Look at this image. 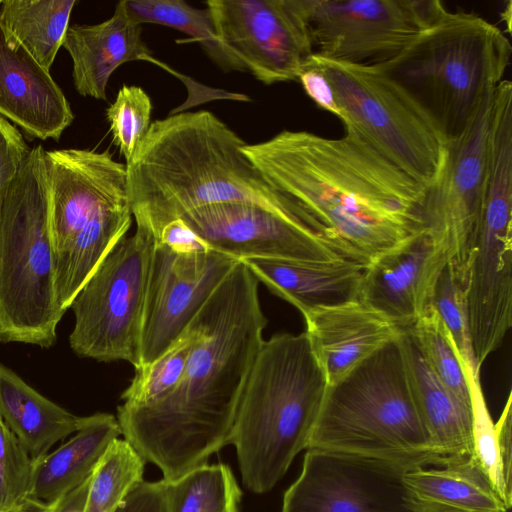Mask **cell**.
<instances>
[{"mask_svg":"<svg viewBox=\"0 0 512 512\" xmlns=\"http://www.w3.org/2000/svg\"><path fill=\"white\" fill-rule=\"evenodd\" d=\"M258 286L237 261L187 326L192 344L176 388L153 403L118 407L121 435L166 482L207 464L229 443L267 325Z\"/></svg>","mask_w":512,"mask_h":512,"instance_id":"cell-1","label":"cell"},{"mask_svg":"<svg viewBox=\"0 0 512 512\" xmlns=\"http://www.w3.org/2000/svg\"><path fill=\"white\" fill-rule=\"evenodd\" d=\"M242 151L345 260L366 267L424 228L427 188L354 133L283 130Z\"/></svg>","mask_w":512,"mask_h":512,"instance_id":"cell-2","label":"cell"},{"mask_svg":"<svg viewBox=\"0 0 512 512\" xmlns=\"http://www.w3.org/2000/svg\"><path fill=\"white\" fill-rule=\"evenodd\" d=\"M245 143L206 110L151 123L126 163L136 226L154 237L186 213L218 204L255 205L303 223L294 203L243 153Z\"/></svg>","mask_w":512,"mask_h":512,"instance_id":"cell-3","label":"cell"},{"mask_svg":"<svg viewBox=\"0 0 512 512\" xmlns=\"http://www.w3.org/2000/svg\"><path fill=\"white\" fill-rule=\"evenodd\" d=\"M327 385L306 331L263 340L229 438L250 491L271 490L308 448Z\"/></svg>","mask_w":512,"mask_h":512,"instance_id":"cell-4","label":"cell"},{"mask_svg":"<svg viewBox=\"0 0 512 512\" xmlns=\"http://www.w3.org/2000/svg\"><path fill=\"white\" fill-rule=\"evenodd\" d=\"M511 53L499 27L472 12L447 10L395 56L373 65L411 96L449 144L504 80Z\"/></svg>","mask_w":512,"mask_h":512,"instance_id":"cell-5","label":"cell"},{"mask_svg":"<svg viewBox=\"0 0 512 512\" xmlns=\"http://www.w3.org/2000/svg\"><path fill=\"white\" fill-rule=\"evenodd\" d=\"M400 335L327 385L307 449L376 458L406 470L443 461L418 411Z\"/></svg>","mask_w":512,"mask_h":512,"instance_id":"cell-6","label":"cell"},{"mask_svg":"<svg viewBox=\"0 0 512 512\" xmlns=\"http://www.w3.org/2000/svg\"><path fill=\"white\" fill-rule=\"evenodd\" d=\"M45 149L31 148L0 203V342L49 348L55 295Z\"/></svg>","mask_w":512,"mask_h":512,"instance_id":"cell-7","label":"cell"},{"mask_svg":"<svg viewBox=\"0 0 512 512\" xmlns=\"http://www.w3.org/2000/svg\"><path fill=\"white\" fill-rule=\"evenodd\" d=\"M306 64L330 83L345 132L356 134L427 190L435 184L445 165L447 144L401 86L375 65L315 54Z\"/></svg>","mask_w":512,"mask_h":512,"instance_id":"cell-8","label":"cell"},{"mask_svg":"<svg viewBox=\"0 0 512 512\" xmlns=\"http://www.w3.org/2000/svg\"><path fill=\"white\" fill-rule=\"evenodd\" d=\"M154 239L143 227L122 238L99 264L70 305L69 336L80 357L138 366L143 307Z\"/></svg>","mask_w":512,"mask_h":512,"instance_id":"cell-9","label":"cell"},{"mask_svg":"<svg viewBox=\"0 0 512 512\" xmlns=\"http://www.w3.org/2000/svg\"><path fill=\"white\" fill-rule=\"evenodd\" d=\"M313 54L352 64L384 62L447 9L439 0H301Z\"/></svg>","mask_w":512,"mask_h":512,"instance_id":"cell-10","label":"cell"},{"mask_svg":"<svg viewBox=\"0 0 512 512\" xmlns=\"http://www.w3.org/2000/svg\"><path fill=\"white\" fill-rule=\"evenodd\" d=\"M493 94L468 130L447 144L444 168L427 190L421 211L424 229L444 249L447 264L466 284L484 211Z\"/></svg>","mask_w":512,"mask_h":512,"instance_id":"cell-11","label":"cell"},{"mask_svg":"<svg viewBox=\"0 0 512 512\" xmlns=\"http://www.w3.org/2000/svg\"><path fill=\"white\" fill-rule=\"evenodd\" d=\"M236 262L207 246L181 250L154 241L135 370L174 344Z\"/></svg>","mask_w":512,"mask_h":512,"instance_id":"cell-12","label":"cell"},{"mask_svg":"<svg viewBox=\"0 0 512 512\" xmlns=\"http://www.w3.org/2000/svg\"><path fill=\"white\" fill-rule=\"evenodd\" d=\"M221 44L265 85L295 81L313 54L301 0H209Z\"/></svg>","mask_w":512,"mask_h":512,"instance_id":"cell-13","label":"cell"},{"mask_svg":"<svg viewBox=\"0 0 512 512\" xmlns=\"http://www.w3.org/2000/svg\"><path fill=\"white\" fill-rule=\"evenodd\" d=\"M406 471L376 458L310 448L284 494L282 512H414L403 484Z\"/></svg>","mask_w":512,"mask_h":512,"instance_id":"cell-14","label":"cell"},{"mask_svg":"<svg viewBox=\"0 0 512 512\" xmlns=\"http://www.w3.org/2000/svg\"><path fill=\"white\" fill-rule=\"evenodd\" d=\"M180 220L207 247L237 261L250 258L306 262L343 259L305 224L255 205H212L190 211Z\"/></svg>","mask_w":512,"mask_h":512,"instance_id":"cell-15","label":"cell"},{"mask_svg":"<svg viewBox=\"0 0 512 512\" xmlns=\"http://www.w3.org/2000/svg\"><path fill=\"white\" fill-rule=\"evenodd\" d=\"M50 239L54 258L102 206L128 196L126 164L108 150H45Z\"/></svg>","mask_w":512,"mask_h":512,"instance_id":"cell-16","label":"cell"},{"mask_svg":"<svg viewBox=\"0 0 512 512\" xmlns=\"http://www.w3.org/2000/svg\"><path fill=\"white\" fill-rule=\"evenodd\" d=\"M470 334L478 367L512 325V211H485L467 275Z\"/></svg>","mask_w":512,"mask_h":512,"instance_id":"cell-17","label":"cell"},{"mask_svg":"<svg viewBox=\"0 0 512 512\" xmlns=\"http://www.w3.org/2000/svg\"><path fill=\"white\" fill-rule=\"evenodd\" d=\"M447 262L444 249L422 228L365 267L359 300L405 331L432 306Z\"/></svg>","mask_w":512,"mask_h":512,"instance_id":"cell-18","label":"cell"},{"mask_svg":"<svg viewBox=\"0 0 512 512\" xmlns=\"http://www.w3.org/2000/svg\"><path fill=\"white\" fill-rule=\"evenodd\" d=\"M49 71L0 23V116L40 140H58L74 120Z\"/></svg>","mask_w":512,"mask_h":512,"instance_id":"cell-19","label":"cell"},{"mask_svg":"<svg viewBox=\"0 0 512 512\" xmlns=\"http://www.w3.org/2000/svg\"><path fill=\"white\" fill-rule=\"evenodd\" d=\"M303 317L328 385L404 331L361 300L317 308Z\"/></svg>","mask_w":512,"mask_h":512,"instance_id":"cell-20","label":"cell"},{"mask_svg":"<svg viewBox=\"0 0 512 512\" xmlns=\"http://www.w3.org/2000/svg\"><path fill=\"white\" fill-rule=\"evenodd\" d=\"M62 47L72 60L75 89L84 97L106 100L111 75L126 62L146 60L172 72L152 56L142 39L141 25L128 16L123 0L116 4L113 15L101 23L69 26Z\"/></svg>","mask_w":512,"mask_h":512,"instance_id":"cell-21","label":"cell"},{"mask_svg":"<svg viewBox=\"0 0 512 512\" xmlns=\"http://www.w3.org/2000/svg\"><path fill=\"white\" fill-rule=\"evenodd\" d=\"M243 262L272 293L302 315L359 300L365 267L345 259L324 262L250 258Z\"/></svg>","mask_w":512,"mask_h":512,"instance_id":"cell-22","label":"cell"},{"mask_svg":"<svg viewBox=\"0 0 512 512\" xmlns=\"http://www.w3.org/2000/svg\"><path fill=\"white\" fill-rule=\"evenodd\" d=\"M406 499L414 512H507L473 454L446 456L436 465L407 470Z\"/></svg>","mask_w":512,"mask_h":512,"instance_id":"cell-23","label":"cell"},{"mask_svg":"<svg viewBox=\"0 0 512 512\" xmlns=\"http://www.w3.org/2000/svg\"><path fill=\"white\" fill-rule=\"evenodd\" d=\"M120 435L114 415L96 413L84 417L69 440L35 462L31 497L49 505L56 503L92 475Z\"/></svg>","mask_w":512,"mask_h":512,"instance_id":"cell-24","label":"cell"},{"mask_svg":"<svg viewBox=\"0 0 512 512\" xmlns=\"http://www.w3.org/2000/svg\"><path fill=\"white\" fill-rule=\"evenodd\" d=\"M400 342L413 396L436 452L443 457L473 454L471 408L438 380L407 331Z\"/></svg>","mask_w":512,"mask_h":512,"instance_id":"cell-25","label":"cell"},{"mask_svg":"<svg viewBox=\"0 0 512 512\" xmlns=\"http://www.w3.org/2000/svg\"><path fill=\"white\" fill-rule=\"evenodd\" d=\"M0 417L34 462L75 433L84 418L47 399L1 363Z\"/></svg>","mask_w":512,"mask_h":512,"instance_id":"cell-26","label":"cell"},{"mask_svg":"<svg viewBox=\"0 0 512 512\" xmlns=\"http://www.w3.org/2000/svg\"><path fill=\"white\" fill-rule=\"evenodd\" d=\"M132 218L129 196L102 206L79 231L67 250L54 258L55 295L61 312L65 314L99 264L126 236Z\"/></svg>","mask_w":512,"mask_h":512,"instance_id":"cell-27","label":"cell"},{"mask_svg":"<svg viewBox=\"0 0 512 512\" xmlns=\"http://www.w3.org/2000/svg\"><path fill=\"white\" fill-rule=\"evenodd\" d=\"M76 0H5L0 23L44 68L50 70Z\"/></svg>","mask_w":512,"mask_h":512,"instance_id":"cell-28","label":"cell"},{"mask_svg":"<svg viewBox=\"0 0 512 512\" xmlns=\"http://www.w3.org/2000/svg\"><path fill=\"white\" fill-rule=\"evenodd\" d=\"M136 23L158 24L180 30L200 44L206 55L224 72H247L240 60L219 41L207 8H195L182 0H123Z\"/></svg>","mask_w":512,"mask_h":512,"instance_id":"cell-29","label":"cell"},{"mask_svg":"<svg viewBox=\"0 0 512 512\" xmlns=\"http://www.w3.org/2000/svg\"><path fill=\"white\" fill-rule=\"evenodd\" d=\"M241 496L231 468L223 463L204 464L166 482L167 512H240Z\"/></svg>","mask_w":512,"mask_h":512,"instance_id":"cell-30","label":"cell"},{"mask_svg":"<svg viewBox=\"0 0 512 512\" xmlns=\"http://www.w3.org/2000/svg\"><path fill=\"white\" fill-rule=\"evenodd\" d=\"M145 462L128 441L114 440L92 473L85 512H114L143 480Z\"/></svg>","mask_w":512,"mask_h":512,"instance_id":"cell-31","label":"cell"},{"mask_svg":"<svg viewBox=\"0 0 512 512\" xmlns=\"http://www.w3.org/2000/svg\"><path fill=\"white\" fill-rule=\"evenodd\" d=\"M405 331L411 336L438 380L459 401L471 408L464 368L434 308L431 306L411 328Z\"/></svg>","mask_w":512,"mask_h":512,"instance_id":"cell-32","label":"cell"},{"mask_svg":"<svg viewBox=\"0 0 512 512\" xmlns=\"http://www.w3.org/2000/svg\"><path fill=\"white\" fill-rule=\"evenodd\" d=\"M464 371L470 392L473 456L509 509L512 504V485L504 475L496 427L483 395L480 374L469 369Z\"/></svg>","mask_w":512,"mask_h":512,"instance_id":"cell-33","label":"cell"},{"mask_svg":"<svg viewBox=\"0 0 512 512\" xmlns=\"http://www.w3.org/2000/svg\"><path fill=\"white\" fill-rule=\"evenodd\" d=\"M466 285L446 264L437 283L432 307L449 334L463 368L480 374L470 334Z\"/></svg>","mask_w":512,"mask_h":512,"instance_id":"cell-34","label":"cell"},{"mask_svg":"<svg viewBox=\"0 0 512 512\" xmlns=\"http://www.w3.org/2000/svg\"><path fill=\"white\" fill-rule=\"evenodd\" d=\"M191 344L192 336L186 328L156 361L143 369L135 370L133 379L121 395L123 403L144 405L170 394L182 377Z\"/></svg>","mask_w":512,"mask_h":512,"instance_id":"cell-35","label":"cell"},{"mask_svg":"<svg viewBox=\"0 0 512 512\" xmlns=\"http://www.w3.org/2000/svg\"><path fill=\"white\" fill-rule=\"evenodd\" d=\"M151 112L152 102L148 94L141 87L126 84L106 110L113 141L126 163L151 125Z\"/></svg>","mask_w":512,"mask_h":512,"instance_id":"cell-36","label":"cell"},{"mask_svg":"<svg viewBox=\"0 0 512 512\" xmlns=\"http://www.w3.org/2000/svg\"><path fill=\"white\" fill-rule=\"evenodd\" d=\"M35 462L0 417V512L31 496Z\"/></svg>","mask_w":512,"mask_h":512,"instance_id":"cell-37","label":"cell"},{"mask_svg":"<svg viewBox=\"0 0 512 512\" xmlns=\"http://www.w3.org/2000/svg\"><path fill=\"white\" fill-rule=\"evenodd\" d=\"M30 150L20 130L0 116V203Z\"/></svg>","mask_w":512,"mask_h":512,"instance_id":"cell-38","label":"cell"},{"mask_svg":"<svg viewBox=\"0 0 512 512\" xmlns=\"http://www.w3.org/2000/svg\"><path fill=\"white\" fill-rule=\"evenodd\" d=\"M114 512H167L166 482H138Z\"/></svg>","mask_w":512,"mask_h":512,"instance_id":"cell-39","label":"cell"},{"mask_svg":"<svg viewBox=\"0 0 512 512\" xmlns=\"http://www.w3.org/2000/svg\"><path fill=\"white\" fill-rule=\"evenodd\" d=\"M298 81L301 83L306 94L320 108L340 118V111L333 89L320 70L305 63Z\"/></svg>","mask_w":512,"mask_h":512,"instance_id":"cell-40","label":"cell"},{"mask_svg":"<svg viewBox=\"0 0 512 512\" xmlns=\"http://www.w3.org/2000/svg\"><path fill=\"white\" fill-rule=\"evenodd\" d=\"M511 403L512 397L511 393L507 398L504 409L495 423L496 432H497V440H498V448L500 453V458L502 462V467L504 471L505 478L509 484L511 483V458H512V432H511Z\"/></svg>","mask_w":512,"mask_h":512,"instance_id":"cell-41","label":"cell"},{"mask_svg":"<svg viewBox=\"0 0 512 512\" xmlns=\"http://www.w3.org/2000/svg\"><path fill=\"white\" fill-rule=\"evenodd\" d=\"M91 476L78 487L60 498L55 503L52 512H85Z\"/></svg>","mask_w":512,"mask_h":512,"instance_id":"cell-42","label":"cell"},{"mask_svg":"<svg viewBox=\"0 0 512 512\" xmlns=\"http://www.w3.org/2000/svg\"><path fill=\"white\" fill-rule=\"evenodd\" d=\"M54 505L55 503L49 505L30 496L6 512H52Z\"/></svg>","mask_w":512,"mask_h":512,"instance_id":"cell-43","label":"cell"},{"mask_svg":"<svg viewBox=\"0 0 512 512\" xmlns=\"http://www.w3.org/2000/svg\"><path fill=\"white\" fill-rule=\"evenodd\" d=\"M2 1L0 0V5H1Z\"/></svg>","mask_w":512,"mask_h":512,"instance_id":"cell-44","label":"cell"}]
</instances>
